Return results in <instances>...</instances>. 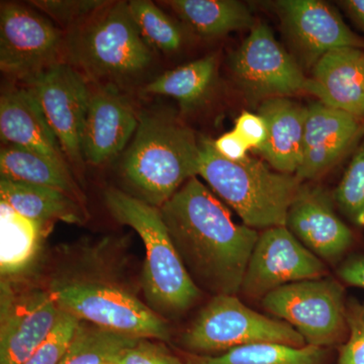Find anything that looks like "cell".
<instances>
[{"instance_id": "cell-8", "label": "cell", "mask_w": 364, "mask_h": 364, "mask_svg": "<svg viewBox=\"0 0 364 364\" xmlns=\"http://www.w3.org/2000/svg\"><path fill=\"white\" fill-rule=\"evenodd\" d=\"M261 304L296 329L306 345L339 347L348 336L344 287L332 277L287 284L267 294Z\"/></svg>"}, {"instance_id": "cell-37", "label": "cell", "mask_w": 364, "mask_h": 364, "mask_svg": "<svg viewBox=\"0 0 364 364\" xmlns=\"http://www.w3.org/2000/svg\"><path fill=\"white\" fill-rule=\"evenodd\" d=\"M339 4L364 33V0H343Z\"/></svg>"}, {"instance_id": "cell-7", "label": "cell", "mask_w": 364, "mask_h": 364, "mask_svg": "<svg viewBox=\"0 0 364 364\" xmlns=\"http://www.w3.org/2000/svg\"><path fill=\"white\" fill-rule=\"evenodd\" d=\"M48 289L62 311L83 322L139 339H170L166 320L117 284L95 279H57L52 280Z\"/></svg>"}, {"instance_id": "cell-20", "label": "cell", "mask_w": 364, "mask_h": 364, "mask_svg": "<svg viewBox=\"0 0 364 364\" xmlns=\"http://www.w3.org/2000/svg\"><path fill=\"white\" fill-rule=\"evenodd\" d=\"M258 114L267 122L268 136L257 152L272 169L296 176L304 159L308 107L289 97L270 98L260 102Z\"/></svg>"}, {"instance_id": "cell-31", "label": "cell", "mask_w": 364, "mask_h": 364, "mask_svg": "<svg viewBox=\"0 0 364 364\" xmlns=\"http://www.w3.org/2000/svg\"><path fill=\"white\" fill-rule=\"evenodd\" d=\"M30 4L60 25L71 30L80 25L109 1L104 0H33Z\"/></svg>"}, {"instance_id": "cell-17", "label": "cell", "mask_w": 364, "mask_h": 364, "mask_svg": "<svg viewBox=\"0 0 364 364\" xmlns=\"http://www.w3.org/2000/svg\"><path fill=\"white\" fill-rule=\"evenodd\" d=\"M138 124L135 109L117 86L90 85L81 138L85 161L102 165L114 159L133 138Z\"/></svg>"}, {"instance_id": "cell-6", "label": "cell", "mask_w": 364, "mask_h": 364, "mask_svg": "<svg viewBox=\"0 0 364 364\" xmlns=\"http://www.w3.org/2000/svg\"><path fill=\"white\" fill-rule=\"evenodd\" d=\"M306 346L291 325L256 312L237 296H215L182 333L181 344L196 356H215L247 345Z\"/></svg>"}, {"instance_id": "cell-5", "label": "cell", "mask_w": 364, "mask_h": 364, "mask_svg": "<svg viewBox=\"0 0 364 364\" xmlns=\"http://www.w3.org/2000/svg\"><path fill=\"white\" fill-rule=\"evenodd\" d=\"M202 176L215 193L252 229L286 226L287 212L304 182L294 174L272 169L261 160L246 157L230 161L210 139L200 141Z\"/></svg>"}, {"instance_id": "cell-19", "label": "cell", "mask_w": 364, "mask_h": 364, "mask_svg": "<svg viewBox=\"0 0 364 364\" xmlns=\"http://www.w3.org/2000/svg\"><path fill=\"white\" fill-rule=\"evenodd\" d=\"M0 134L6 144L39 153L70 166L37 100L26 86L7 88L2 92Z\"/></svg>"}, {"instance_id": "cell-10", "label": "cell", "mask_w": 364, "mask_h": 364, "mask_svg": "<svg viewBox=\"0 0 364 364\" xmlns=\"http://www.w3.org/2000/svg\"><path fill=\"white\" fill-rule=\"evenodd\" d=\"M228 63L237 85L252 102L289 97L305 90L306 77L299 62L265 23L251 28Z\"/></svg>"}, {"instance_id": "cell-18", "label": "cell", "mask_w": 364, "mask_h": 364, "mask_svg": "<svg viewBox=\"0 0 364 364\" xmlns=\"http://www.w3.org/2000/svg\"><path fill=\"white\" fill-rule=\"evenodd\" d=\"M304 92L326 107L364 117V49L339 48L326 53L312 67Z\"/></svg>"}, {"instance_id": "cell-21", "label": "cell", "mask_w": 364, "mask_h": 364, "mask_svg": "<svg viewBox=\"0 0 364 364\" xmlns=\"http://www.w3.org/2000/svg\"><path fill=\"white\" fill-rule=\"evenodd\" d=\"M0 198L18 214L37 223L43 232L54 223L82 225L90 214L85 205L49 188L0 179Z\"/></svg>"}, {"instance_id": "cell-16", "label": "cell", "mask_w": 364, "mask_h": 364, "mask_svg": "<svg viewBox=\"0 0 364 364\" xmlns=\"http://www.w3.org/2000/svg\"><path fill=\"white\" fill-rule=\"evenodd\" d=\"M286 227L321 260L336 264L353 246L350 228L335 212L329 196L320 188L303 186L287 212Z\"/></svg>"}, {"instance_id": "cell-28", "label": "cell", "mask_w": 364, "mask_h": 364, "mask_svg": "<svg viewBox=\"0 0 364 364\" xmlns=\"http://www.w3.org/2000/svg\"><path fill=\"white\" fill-rule=\"evenodd\" d=\"M129 7L141 37L150 49L165 53L176 52L181 49L183 44V33L181 26L154 2L132 0L129 2Z\"/></svg>"}, {"instance_id": "cell-32", "label": "cell", "mask_w": 364, "mask_h": 364, "mask_svg": "<svg viewBox=\"0 0 364 364\" xmlns=\"http://www.w3.org/2000/svg\"><path fill=\"white\" fill-rule=\"evenodd\" d=\"M348 336L338 347V364H364V301L349 299L346 305Z\"/></svg>"}, {"instance_id": "cell-22", "label": "cell", "mask_w": 364, "mask_h": 364, "mask_svg": "<svg viewBox=\"0 0 364 364\" xmlns=\"http://www.w3.org/2000/svg\"><path fill=\"white\" fill-rule=\"evenodd\" d=\"M1 178L56 189L85 205L86 196L68 165L18 146L6 144L0 151Z\"/></svg>"}, {"instance_id": "cell-25", "label": "cell", "mask_w": 364, "mask_h": 364, "mask_svg": "<svg viewBox=\"0 0 364 364\" xmlns=\"http://www.w3.org/2000/svg\"><path fill=\"white\" fill-rule=\"evenodd\" d=\"M0 268L2 277H9L18 274L32 262L44 232L37 223L4 202H0Z\"/></svg>"}, {"instance_id": "cell-12", "label": "cell", "mask_w": 364, "mask_h": 364, "mask_svg": "<svg viewBox=\"0 0 364 364\" xmlns=\"http://www.w3.org/2000/svg\"><path fill=\"white\" fill-rule=\"evenodd\" d=\"M328 277L324 261L311 252L286 226L263 230L249 259L240 293L262 299L279 287Z\"/></svg>"}, {"instance_id": "cell-30", "label": "cell", "mask_w": 364, "mask_h": 364, "mask_svg": "<svg viewBox=\"0 0 364 364\" xmlns=\"http://www.w3.org/2000/svg\"><path fill=\"white\" fill-rule=\"evenodd\" d=\"M80 320L62 311L54 329L23 364H60L65 356Z\"/></svg>"}, {"instance_id": "cell-36", "label": "cell", "mask_w": 364, "mask_h": 364, "mask_svg": "<svg viewBox=\"0 0 364 364\" xmlns=\"http://www.w3.org/2000/svg\"><path fill=\"white\" fill-rule=\"evenodd\" d=\"M337 275L344 284L364 289V254L346 258L337 270Z\"/></svg>"}, {"instance_id": "cell-27", "label": "cell", "mask_w": 364, "mask_h": 364, "mask_svg": "<svg viewBox=\"0 0 364 364\" xmlns=\"http://www.w3.org/2000/svg\"><path fill=\"white\" fill-rule=\"evenodd\" d=\"M139 340L80 321L70 347L60 364H104L117 358Z\"/></svg>"}, {"instance_id": "cell-35", "label": "cell", "mask_w": 364, "mask_h": 364, "mask_svg": "<svg viewBox=\"0 0 364 364\" xmlns=\"http://www.w3.org/2000/svg\"><path fill=\"white\" fill-rule=\"evenodd\" d=\"M213 144L217 152L230 161L238 162L245 159L250 150L245 141L235 130L224 134L213 141Z\"/></svg>"}, {"instance_id": "cell-29", "label": "cell", "mask_w": 364, "mask_h": 364, "mask_svg": "<svg viewBox=\"0 0 364 364\" xmlns=\"http://www.w3.org/2000/svg\"><path fill=\"white\" fill-rule=\"evenodd\" d=\"M333 198L352 224L364 228V139L353 153Z\"/></svg>"}, {"instance_id": "cell-4", "label": "cell", "mask_w": 364, "mask_h": 364, "mask_svg": "<svg viewBox=\"0 0 364 364\" xmlns=\"http://www.w3.org/2000/svg\"><path fill=\"white\" fill-rule=\"evenodd\" d=\"M152 60L129 2L109 1L66 35L64 62L95 85L130 82L147 70Z\"/></svg>"}, {"instance_id": "cell-1", "label": "cell", "mask_w": 364, "mask_h": 364, "mask_svg": "<svg viewBox=\"0 0 364 364\" xmlns=\"http://www.w3.org/2000/svg\"><path fill=\"white\" fill-rule=\"evenodd\" d=\"M184 267L200 291L237 296L241 291L257 230L239 225L221 200L191 177L160 208Z\"/></svg>"}, {"instance_id": "cell-14", "label": "cell", "mask_w": 364, "mask_h": 364, "mask_svg": "<svg viewBox=\"0 0 364 364\" xmlns=\"http://www.w3.org/2000/svg\"><path fill=\"white\" fill-rule=\"evenodd\" d=\"M299 65L313 67L326 53L339 48L364 49V38L345 23L341 14L320 0H280L275 4Z\"/></svg>"}, {"instance_id": "cell-33", "label": "cell", "mask_w": 364, "mask_h": 364, "mask_svg": "<svg viewBox=\"0 0 364 364\" xmlns=\"http://www.w3.org/2000/svg\"><path fill=\"white\" fill-rule=\"evenodd\" d=\"M119 364H184L161 344L140 339L124 349L117 358Z\"/></svg>"}, {"instance_id": "cell-11", "label": "cell", "mask_w": 364, "mask_h": 364, "mask_svg": "<svg viewBox=\"0 0 364 364\" xmlns=\"http://www.w3.org/2000/svg\"><path fill=\"white\" fill-rule=\"evenodd\" d=\"M66 35L51 21L25 6L2 4L0 11V68L26 81L64 62Z\"/></svg>"}, {"instance_id": "cell-26", "label": "cell", "mask_w": 364, "mask_h": 364, "mask_svg": "<svg viewBox=\"0 0 364 364\" xmlns=\"http://www.w3.org/2000/svg\"><path fill=\"white\" fill-rule=\"evenodd\" d=\"M326 348L258 343L238 347L220 355L196 356L193 364H325Z\"/></svg>"}, {"instance_id": "cell-9", "label": "cell", "mask_w": 364, "mask_h": 364, "mask_svg": "<svg viewBox=\"0 0 364 364\" xmlns=\"http://www.w3.org/2000/svg\"><path fill=\"white\" fill-rule=\"evenodd\" d=\"M23 85L44 112L74 176H82L85 161L81 138L90 102V81L70 64L59 62Z\"/></svg>"}, {"instance_id": "cell-3", "label": "cell", "mask_w": 364, "mask_h": 364, "mask_svg": "<svg viewBox=\"0 0 364 364\" xmlns=\"http://www.w3.org/2000/svg\"><path fill=\"white\" fill-rule=\"evenodd\" d=\"M105 200L112 217L136 231L145 245L141 287L146 304L165 320L191 310L202 291L184 267L160 208L116 188L107 189Z\"/></svg>"}, {"instance_id": "cell-2", "label": "cell", "mask_w": 364, "mask_h": 364, "mask_svg": "<svg viewBox=\"0 0 364 364\" xmlns=\"http://www.w3.org/2000/svg\"><path fill=\"white\" fill-rule=\"evenodd\" d=\"M200 156V141L181 119L161 109L147 111L139 114L122 171L136 198L160 208L198 176Z\"/></svg>"}, {"instance_id": "cell-39", "label": "cell", "mask_w": 364, "mask_h": 364, "mask_svg": "<svg viewBox=\"0 0 364 364\" xmlns=\"http://www.w3.org/2000/svg\"></svg>"}, {"instance_id": "cell-15", "label": "cell", "mask_w": 364, "mask_h": 364, "mask_svg": "<svg viewBox=\"0 0 364 364\" xmlns=\"http://www.w3.org/2000/svg\"><path fill=\"white\" fill-rule=\"evenodd\" d=\"M364 139V117L315 102L308 107L301 182L324 176L353 154Z\"/></svg>"}, {"instance_id": "cell-13", "label": "cell", "mask_w": 364, "mask_h": 364, "mask_svg": "<svg viewBox=\"0 0 364 364\" xmlns=\"http://www.w3.org/2000/svg\"><path fill=\"white\" fill-rule=\"evenodd\" d=\"M62 310L48 289L14 293L1 282L0 364H23L54 329Z\"/></svg>"}, {"instance_id": "cell-38", "label": "cell", "mask_w": 364, "mask_h": 364, "mask_svg": "<svg viewBox=\"0 0 364 364\" xmlns=\"http://www.w3.org/2000/svg\"><path fill=\"white\" fill-rule=\"evenodd\" d=\"M117 358L111 359V360L107 361V363H105L104 364H119L117 363Z\"/></svg>"}, {"instance_id": "cell-34", "label": "cell", "mask_w": 364, "mask_h": 364, "mask_svg": "<svg viewBox=\"0 0 364 364\" xmlns=\"http://www.w3.org/2000/svg\"><path fill=\"white\" fill-rule=\"evenodd\" d=\"M234 130L242 136L250 149L258 151L267 142V124L260 114L242 112L236 119Z\"/></svg>"}, {"instance_id": "cell-24", "label": "cell", "mask_w": 364, "mask_h": 364, "mask_svg": "<svg viewBox=\"0 0 364 364\" xmlns=\"http://www.w3.org/2000/svg\"><path fill=\"white\" fill-rule=\"evenodd\" d=\"M218 62L217 55H208L165 72L146 86L145 91L176 98L183 112L193 111L207 100L215 85Z\"/></svg>"}, {"instance_id": "cell-23", "label": "cell", "mask_w": 364, "mask_h": 364, "mask_svg": "<svg viewBox=\"0 0 364 364\" xmlns=\"http://www.w3.org/2000/svg\"><path fill=\"white\" fill-rule=\"evenodd\" d=\"M165 4L205 38L222 37L255 26L248 7L236 0H170Z\"/></svg>"}]
</instances>
